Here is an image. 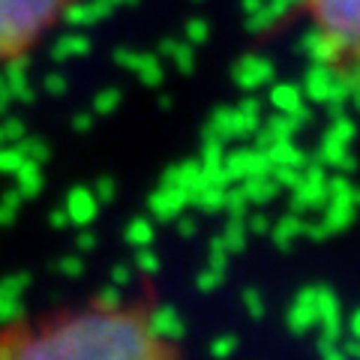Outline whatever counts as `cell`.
<instances>
[{
	"label": "cell",
	"instance_id": "cell-1",
	"mask_svg": "<svg viewBox=\"0 0 360 360\" xmlns=\"http://www.w3.org/2000/svg\"><path fill=\"white\" fill-rule=\"evenodd\" d=\"M0 360H180L150 300H87L0 324Z\"/></svg>",
	"mask_w": 360,
	"mask_h": 360
},
{
	"label": "cell",
	"instance_id": "cell-2",
	"mask_svg": "<svg viewBox=\"0 0 360 360\" xmlns=\"http://www.w3.org/2000/svg\"><path fill=\"white\" fill-rule=\"evenodd\" d=\"M319 58L333 70H360V0H300Z\"/></svg>",
	"mask_w": 360,
	"mask_h": 360
},
{
	"label": "cell",
	"instance_id": "cell-3",
	"mask_svg": "<svg viewBox=\"0 0 360 360\" xmlns=\"http://www.w3.org/2000/svg\"><path fill=\"white\" fill-rule=\"evenodd\" d=\"M72 6L75 0H0V66H13L30 54Z\"/></svg>",
	"mask_w": 360,
	"mask_h": 360
},
{
	"label": "cell",
	"instance_id": "cell-4",
	"mask_svg": "<svg viewBox=\"0 0 360 360\" xmlns=\"http://www.w3.org/2000/svg\"><path fill=\"white\" fill-rule=\"evenodd\" d=\"M25 285H27V276H9L0 283V321H9L15 315H21L18 295Z\"/></svg>",
	"mask_w": 360,
	"mask_h": 360
},
{
	"label": "cell",
	"instance_id": "cell-5",
	"mask_svg": "<svg viewBox=\"0 0 360 360\" xmlns=\"http://www.w3.org/2000/svg\"><path fill=\"white\" fill-rule=\"evenodd\" d=\"M66 213H70L72 222H87L96 213V201L87 189H75L70 193V201H66Z\"/></svg>",
	"mask_w": 360,
	"mask_h": 360
}]
</instances>
